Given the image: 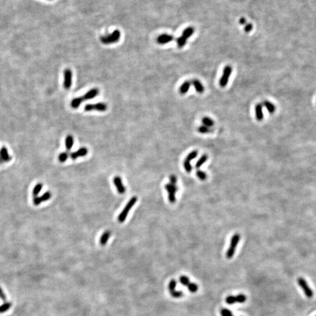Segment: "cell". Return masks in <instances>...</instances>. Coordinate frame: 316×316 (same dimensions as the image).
<instances>
[{
  "label": "cell",
  "mask_w": 316,
  "mask_h": 316,
  "mask_svg": "<svg viewBox=\"0 0 316 316\" xmlns=\"http://www.w3.org/2000/svg\"><path fill=\"white\" fill-rule=\"evenodd\" d=\"M191 83L193 85L196 91L199 93V94H202L204 93L205 92V87L203 85V84L200 82V81H199V80L197 79H193Z\"/></svg>",
  "instance_id": "2e32d148"
},
{
  "label": "cell",
  "mask_w": 316,
  "mask_h": 316,
  "mask_svg": "<svg viewBox=\"0 0 316 316\" xmlns=\"http://www.w3.org/2000/svg\"><path fill=\"white\" fill-rule=\"evenodd\" d=\"M87 153H88L87 149L86 148H85V147H83V148H80L79 149H78L76 151H75V152H72L69 155V156L72 159L75 160V159H76L78 158L86 156L87 154Z\"/></svg>",
  "instance_id": "5bb4252c"
},
{
  "label": "cell",
  "mask_w": 316,
  "mask_h": 316,
  "mask_svg": "<svg viewBox=\"0 0 316 316\" xmlns=\"http://www.w3.org/2000/svg\"><path fill=\"white\" fill-rule=\"evenodd\" d=\"M197 155H198V151H193L190 153L186 157V159H185V161L183 163V166L187 173L190 174L193 168L190 163V162L194 160L195 158H197Z\"/></svg>",
  "instance_id": "ba28073f"
},
{
  "label": "cell",
  "mask_w": 316,
  "mask_h": 316,
  "mask_svg": "<svg viewBox=\"0 0 316 316\" xmlns=\"http://www.w3.org/2000/svg\"><path fill=\"white\" fill-rule=\"evenodd\" d=\"M51 196L52 194L50 191H46L41 196V199L42 202H45L49 200L51 198Z\"/></svg>",
  "instance_id": "836d02e7"
},
{
  "label": "cell",
  "mask_w": 316,
  "mask_h": 316,
  "mask_svg": "<svg viewBox=\"0 0 316 316\" xmlns=\"http://www.w3.org/2000/svg\"><path fill=\"white\" fill-rule=\"evenodd\" d=\"M247 299V296L244 294H239L237 296H228L226 298L225 301L228 304L235 303H244Z\"/></svg>",
  "instance_id": "30bf717a"
},
{
  "label": "cell",
  "mask_w": 316,
  "mask_h": 316,
  "mask_svg": "<svg viewBox=\"0 0 316 316\" xmlns=\"http://www.w3.org/2000/svg\"><path fill=\"white\" fill-rule=\"evenodd\" d=\"M170 294L173 298H176V299L180 298H182V296H184V293H183V292L182 291L174 290V292H170Z\"/></svg>",
  "instance_id": "d6a6232c"
},
{
  "label": "cell",
  "mask_w": 316,
  "mask_h": 316,
  "mask_svg": "<svg viewBox=\"0 0 316 316\" xmlns=\"http://www.w3.org/2000/svg\"><path fill=\"white\" fill-rule=\"evenodd\" d=\"M11 307V303L10 302H7L0 306V313H4L9 310Z\"/></svg>",
  "instance_id": "f546056e"
},
{
  "label": "cell",
  "mask_w": 316,
  "mask_h": 316,
  "mask_svg": "<svg viewBox=\"0 0 316 316\" xmlns=\"http://www.w3.org/2000/svg\"><path fill=\"white\" fill-rule=\"evenodd\" d=\"M72 72L69 69H66L64 71V88L66 90L70 89L72 85Z\"/></svg>",
  "instance_id": "8fae6325"
},
{
  "label": "cell",
  "mask_w": 316,
  "mask_h": 316,
  "mask_svg": "<svg viewBox=\"0 0 316 316\" xmlns=\"http://www.w3.org/2000/svg\"><path fill=\"white\" fill-rule=\"evenodd\" d=\"M298 284L307 298L311 299L313 297L314 293L313 290L303 278L300 277L298 279Z\"/></svg>",
  "instance_id": "277c9868"
},
{
  "label": "cell",
  "mask_w": 316,
  "mask_h": 316,
  "mask_svg": "<svg viewBox=\"0 0 316 316\" xmlns=\"http://www.w3.org/2000/svg\"><path fill=\"white\" fill-rule=\"evenodd\" d=\"M98 94H99V90L97 89V88H94L88 91L85 95H83L82 98L83 100H91V99L95 98Z\"/></svg>",
  "instance_id": "9a60e30c"
},
{
  "label": "cell",
  "mask_w": 316,
  "mask_h": 316,
  "mask_svg": "<svg viewBox=\"0 0 316 316\" xmlns=\"http://www.w3.org/2000/svg\"><path fill=\"white\" fill-rule=\"evenodd\" d=\"M33 202L34 205H41V203L42 202V200H41V197H39V196H35V197H33Z\"/></svg>",
  "instance_id": "8d00e7d4"
},
{
  "label": "cell",
  "mask_w": 316,
  "mask_h": 316,
  "mask_svg": "<svg viewBox=\"0 0 316 316\" xmlns=\"http://www.w3.org/2000/svg\"><path fill=\"white\" fill-rule=\"evenodd\" d=\"M169 180H170V183H174V184H177V177L174 175V174H171L170 176H169Z\"/></svg>",
  "instance_id": "74e56055"
},
{
  "label": "cell",
  "mask_w": 316,
  "mask_h": 316,
  "mask_svg": "<svg viewBox=\"0 0 316 316\" xmlns=\"http://www.w3.org/2000/svg\"><path fill=\"white\" fill-rule=\"evenodd\" d=\"M107 110V106L104 103H98L95 104H88L84 107L86 111H97L100 112H104Z\"/></svg>",
  "instance_id": "9c48e42d"
},
{
  "label": "cell",
  "mask_w": 316,
  "mask_h": 316,
  "mask_svg": "<svg viewBox=\"0 0 316 316\" xmlns=\"http://www.w3.org/2000/svg\"><path fill=\"white\" fill-rule=\"evenodd\" d=\"M110 236V231H106L101 236L100 239V244L101 245H103V246L105 245L107 243V242H108Z\"/></svg>",
  "instance_id": "44dd1931"
},
{
  "label": "cell",
  "mask_w": 316,
  "mask_h": 316,
  "mask_svg": "<svg viewBox=\"0 0 316 316\" xmlns=\"http://www.w3.org/2000/svg\"><path fill=\"white\" fill-rule=\"evenodd\" d=\"M4 163V161H3V160H2V157H1V155H0V164H2V163Z\"/></svg>",
  "instance_id": "b9f144b4"
},
{
  "label": "cell",
  "mask_w": 316,
  "mask_h": 316,
  "mask_svg": "<svg viewBox=\"0 0 316 316\" xmlns=\"http://www.w3.org/2000/svg\"><path fill=\"white\" fill-rule=\"evenodd\" d=\"M194 29L193 28V27H188L187 28H186L183 32H182V36L185 38V39H189L190 36H192V35L194 33Z\"/></svg>",
  "instance_id": "cb8c5ba5"
},
{
  "label": "cell",
  "mask_w": 316,
  "mask_h": 316,
  "mask_svg": "<svg viewBox=\"0 0 316 316\" xmlns=\"http://www.w3.org/2000/svg\"><path fill=\"white\" fill-rule=\"evenodd\" d=\"M191 82L189 81H185L182 85L180 87V89H179V92L181 95H185L186 94L189 90L190 87L191 86Z\"/></svg>",
  "instance_id": "d6986e66"
},
{
  "label": "cell",
  "mask_w": 316,
  "mask_h": 316,
  "mask_svg": "<svg viewBox=\"0 0 316 316\" xmlns=\"http://www.w3.org/2000/svg\"><path fill=\"white\" fill-rule=\"evenodd\" d=\"M176 285H177V282L174 279H172L170 281V282L168 284V289L169 290V292H172L176 290L175 289H176Z\"/></svg>",
  "instance_id": "e575fe53"
},
{
  "label": "cell",
  "mask_w": 316,
  "mask_h": 316,
  "mask_svg": "<svg viewBox=\"0 0 316 316\" xmlns=\"http://www.w3.org/2000/svg\"><path fill=\"white\" fill-rule=\"evenodd\" d=\"M207 159H208V156H207V155H205H205H203L201 157V158H200V159L197 160V162H196V165H195V167H196V168L197 170H199V169L202 167V166L205 163V162H207Z\"/></svg>",
  "instance_id": "603a6c76"
},
{
  "label": "cell",
  "mask_w": 316,
  "mask_h": 316,
  "mask_svg": "<svg viewBox=\"0 0 316 316\" xmlns=\"http://www.w3.org/2000/svg\"><path fill=\"white\" fill-rule=\"evenodd\" d=\"M120 38L121 32L119 30H115L110 34L101 36L100 41L104 45H110L118 42Z\"/></svg>",
  "instance_id": "6da1fadb"
},
{
  "label": "cell",
  "mask_w": 316,
  "mask_h": 316,
  "mask_svg": "<svg viewBox=\"0 0 316 316\" xmlns=\"http://www.w3.org/2000/svg\"></svg>",
  "instance_id": "7bdbcfd3"
},
{
  "label": "cell",
  "mask_w": 316,
  "mask_h": 316,
  "mask_svg": "<svg viewBox=\"0 0 316 316\" xmlns=\"http://www.w3.org/2000/svg\"><path fill=\"white\" fill-rule=\"evenodd\" d=\"M197 130L201 134H208L212 131V130L209 127L205 126H199Z\"/></svg>",
  "instance_id": "1f68e13d"
},
{
  "label": "cell",
  "mask_w": 316,
  "mask_h": 316,
  "mask_svg": "<svg viewBox=\"0 0 316 316\" xmlns=\"http://www.w3.org/2000/svg\"><path fill=\"white\" fill-rule=\"evenodd\" d=\"M253 29V25L251 24H248L246 25V26L245 27V31L247 33H248L250 32Z\"/></svg>",
  "instance_id": "f35d334b"
},
{
  "label": "cell",
  "mask_w": 316,
  "mask_h": 316,
  "mask_svg": "<svg viewBox=\"0 0 316 316\" xmlns=\"http://www.w3.org/2000/svg\"><path fill=\"white\" fill-rule=\"evenodd\" d=\"M0 155L4 162H9L11 160V157L9 155L8 149L5 146H2L0 149Z\"/></svg>",
  "instance_id": "ac0fdd59"
},
{
  "label": "cell",
  "mask_w": 316,
  "mask_h": 316,
  "mask_svg": "<svg viewBox=\"0 0 316 316\" xmlns=\"http://www.w3.org/2000/svg\"><path fill=\"white\" fill-rule=\"evenodd\" d=\"M202 123L204 126L208 127H211L214 125V123L212 119L209 117H205L202 119Z\"/></svg>",
  "instance_id": "83f0119b"
},
{
  "label": "cell",
  "mask_w": 316,
  "mask_h": 316,
  "mask_svg": "<svg viewBox=\"0 0 316 316\" xmlns=\"http://www.w3.org/2000/svg\"><path fill=\"white\" fill-rule=\"evenodd\" d=\"M113 182H114V185L115 186V188H117V190L118 191V192L120 193V194H124L126 191V189L123 183V180L121 179V178L119 176H115L114 179H113Z\"/></svg>",
  "instance_id": "4fadbf2b"
},
{
  "label": "cell",
  "mask_w": 316,
  "mask_h": 316,
  "mask_svg": "<svg viewBox=\"0 0 316 316\" xmlns=\"http://www.w3.org/2000/svg\"><path fill=\"white\" fill-rule=\"evenodd\" d=\"M179 281L182 284L188 287V290L191 293H196L199 290V286L195 283L191 282L189 278L186 276H182L180 277Z\"/></svg>",
  "instance_id": "52a82bcc"
},
{
  "label": "cell",
  "mask_w": 316,
  "mask_h": 316,
  "mask_svg": "<svg viewBox=\"0 0 316 316\" xmlns=\"http://www.w3.org/2000/svg\"><path fill=\"white\" fill-rule=\"evenodd\" d=\"M232 71L233 69L232 67L230 66H226L224 67L221 79H220L219 81L220 86L221 87H225L227 85L229 79L232 73Z\"/></svg>",
  "instance_id": "8992f818"
},
{
  "label": "cell",
  "mask_w": 316,
  "mask_h": 316,
  "mask_svg": "<svg viewBox=\"0 0 316 316\" xmlns=\"http://www.w3.org/2000/svg\"><path fill=\"white\" fill-rule=\"evenodd\" d=\"M174 40V36L172 35L167 34V33H163L160 35H159L157 38V41L158 44L160 45H165L166 44H168Z\"/></svg>",
  "instance_id": "7c38bea8"
},
{
  "label": "cell",
  "mask_w": 316,
  "mask_h": 316,
  "mask_svg": "<svg viewBox=\"0 0 316 316\" xmlns=\"http://www.w3.org/2000/svg\"><path fill=\"white\" fill-rule=\"evenodd\" d=\"M255 116L258 121H261L264 119L263 106L262 104H258L255 106Z\"/></svg>",
  "instance_id": "e0dca14e"
},
{
  "label": "cell",
  "mask_w": 316,
  "mask_h": 316,
  "mask_svg": "<svg viewBox=\"0 0 316 316\" xmlns=\"http://www.w3.org/2000/svg\"><path fill=\"white\" fill-rule=\"evenodd\" d=\"M246 19L245 18H241L240 19H239V24H241V25H245L246 24Z\"/></svg>",
  "instance_id": "60d3db41"
},
{
  "label": "cell",
  "mask_w": 316,
  "mask_h": 316,
  "mask_svg": "<svg viewBox=\"0 0 316 316\" xmlns=\"http://www.w3.org/2000/svg\"><path fill=\"white\" fill-rule=\"evenodd\" d=\"M262 106H264L267 109V110L269 112L270 114H273L276 110V107L275 105L269 101H267V100L264 101Z\"/></svg>",
  "instance_id": "7402d4cb"
},
{
  "label": "cell",
  "mask_w": 316,
  "mask_h": 316,
  "mask_svg": "<svg viewBox=\"0 0 316 316\" xmlns=\"http://www.w3.org/2000/svg\"><path fill=\"white\" fill-rule=\"evenodd\" d=\"M44 185L41 183H39L35 185V186L33 188L32 190V194L33 197L38 196V194L40 193L41 190L43 188Z\"/></svg>",
  "instance_id": "484cf974"
},
{
  "label": "cell",
  "mask_w": 316,
  "mask_h": 316,
  "mask_svg": "<svg viewBox=\"0 0 316 316\" xmlns=\"http://www.w3.org/2000/svg\"><path fill=\"white\" fill-rule=\"evenodd\" d=\"M137 200H138V199L135 196L132 197L129 200V201L127 203L126 205L124 208L123 210L121 212V213L118 216V220L119 222H123L124 221L126 220V217H127V216L128 215L129 212L130 211L131 208L133 207V206L135 205V204L137 203Z\"/></svg>",
  "instance_id": "3957f363"
},
{
  "label": "cell",
  "mask_w": 316,
  "mask_h": 316,
  "mask_svg": "<svg viewBox=\"0 0 316 316\" xmlns=\"http://www.w3.org/2000/svg\"><path fill=\"white\" fill-rule=\"evenodd\" d=\"M196 176L198 177V179H199L202 181H205L207 179V174L205 172L201 171L200 169L196 171Z\"/></svg>",
  "instance_id": "f1b7e54d"
},
{
  "label": "cell",
  "mask_w": 316,
  "mask_h": 316,
  "mask_svg": "<svg viewBox=\"0 0 316 316\" xmlns=\"http://www.w3.org/2000/svg\"><path fill=\"white\" fill-rule=\"evenodd\" d=\"M0 298L4 301L6 300V296L4 294V293L3 292L2 290L1 289V288L0 287Z\"/></svg>",
  "instance_id": "ab89813d"
},
{
  "label": "cell",
  "mask_w": 316,
  "mask_h": 316,
  "mask_svg": "<svg viewBox=\"0 0 316 316\" xmlns=\"http://www.w3.org/2000/svg\"><path fill=\"white\" fill-rule=\"evenodd\" d=\"M220 314L221 316H234L233 315V313L231 310L223 308L220 310Z\"/></svg>",
  "instance_id": "d590c367"
},
{
  "label": "cell",
  "mask_w": 316,
  "mask_h": 316,
  "mask_svg": "<svg viewBox=\"0 0 316 316\" xmlns=\"http://www.w3.org/2000/svg\"><path fill=\"white\" fill-rule=\"evenodd\" d=\"M176 42H177V45L178 47L182 48V47H184L185 46V45L186 44L187 39H185V38H183L182 36H181L179 37L176 39Z\"/></svg>",
  "instance_id": "4316f807"
},
{
  "label": "cell",
  "mask_w": 316,
  "mask_h": 316,
  "mask_svg": "<svg viewBox=\"0 0 316 316\" xmlns=\"http://www.w3.org/2000/svg\"><path fill=\"white\" fill-rule=\"evenodd\" d=\"M241 239V236L239 234L236 233L233 236L231 239L230 246L226 253V256L228 259L232 258L236 251L237 245L239 244Z\"/></svg>",
  "instance_id": "7a4b0ae2"
},
{
  "label": "cell",
  "mask_w": 316,
  "mask_h": 316,
  "mask_svg": "<svg viewBox=\"0 0 316 316\" xmlns=\"http://www.w3.org/2000/svg\"><path fill=\"white\" fill-rule=\"evenodd\" d=\"M74 145V139L72 135H67L65 139V146L67 151H70Z\"/></svg>",
  "instance_id": "ffe728a7"
},
{
  "label": "cell",
  "mask_w": 316,
  "mask_h": 316,
  "mask_svg": "<svg viewBox=\"0 0 316 316\" xmlns=\"http://www.w3.org/2000/svg\"><path fill=\"white\" fill-rule=\"evenodd\" d=\"M165 188L168 194V200L171 203H174L176 202V194L178 191L179 188L177 184H174L171 183H166L165 186Z\"/></svg>",
  "instance_id": "5b68a950"
},
{
  "label": "cell",
  "mask_w": 316,
  "mask_h": 316,
  "mask_svg": "<svg viewBox=\"0 0 316 316\" xmlns=\"http://www.w3.org/2000/svg\"><path fill=\"white\" fill-rule=\"evenodd\" d=\"M69 157V153L67 152H63L62 153L59 154V157H58V159H59L60 162L64 163V162H65L67 160V159H68Z\"/></svg>",
  "instance_id": "4dcf8cb0"
},
{
  "label": "cell",
  "mask_w": 316,
  "mask_h": 316,
  "mask_svg": "<svg viewBox=\"0 0 316 316\" xmlns=\"http://www.w3.org/2000/svg\"><path fill=\"white\" fill-rule=\"evenodd\" d=\"M83 99L81 97H77V98H74L72 102H71V107L73 108V109H78L80 107V106L81 105V104L83 103Z\"/></svg>",
  "instance_id": "d4e9b609"
}]
</instances>
